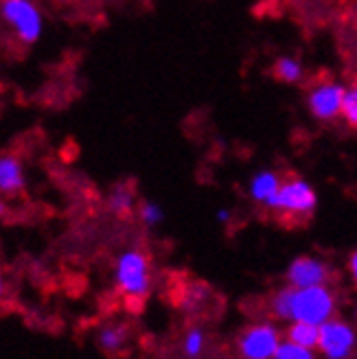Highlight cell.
<instances>
[{"mask_svg": "<svg viewBox=\"0 0 357 359\" xmlns=\"http://www.w3.org/2000/svg\"><path fill=\"white\" fill-rule=\"evenodd\" d=\"M270 309L278 320L285 322H309L323 325L335 313V296L327 285L316 287H283L272 300Z\"/></svg>", "mask_w": 357, "mask_h": 359, "instance_id": "cell-1", "label": "cell"}, {"mask_svg": "<svg viewBox=\"0 0 357 359\" xmlns=\"http://www.w3.org/2000/svg\"><path fill=\"white\" fill-rule=\"evenodd\" d=\"M116 290L132 300L145 298L151 290V265L147 255L138 248L123 250L114 263Z\"/></svg>", "mask_w": 357, "mask_h": 359, "instance_id": "cell-2", "label": "cell"}, {"mask_svg": "<svg viewBox=\"0 0 357 359\" xmlns=\"http://www.w3.org/2000/svg\"><path fill=\"white\" fill-rule=\"evenodd\" d=\"M0 18L22 44H35L44 33V15L33 0H0Z\"/></svg>", "mask_w": 357, "mask_h": 359, "instance_id": "cell-3", "label": "cell"}, {"mask_svg": "<svg viewBox=\"0 0 357 359\" xmlns=\"http://www.w3.org/2000/svg\"><path fill=\"white\" fill-rule=\"evenodd\" d=\"M265 206L276 212L309 217L318 206V197H316V191L307 182H302V180H290V182L278 187V191L267 200Z\"/></svg>", "mask_w": 357, "mask_h": 359, "instance_id": "cell-4", "label": "cell"}, {"mask_svg": "<svg viewBox=\"0 0 357 359\" xmlns=\"http://www.w3.org/2000/svg\"><path fill=\"white\" fill-rule=\"evenodd\" d=\"M357 344L355 329L344 320L329 318L320 325V337H318V351L327 359H349Z\"/></svg>", "mask_w": 357, "mask_h": 359, "instance_id": "cell-5", "label": "cell"}, {"mask_svg": "<svg viewBox=\"0 0 357 359\" xmlns=\"http://www.w3.org/2000/svg\"><path fill=\"white\" fill-rule=\"evenodd\" d=\"M278 344L281 333L276 327L267 325V322L248 327L237 339V346L243 359H274Z\"/></svg>", "mask_w": 357, "mask_h": 359, "instance_id": "cell-6", "label": "cell"}, {"mask_svg": "<svg viewBox=\"0 0 357 359\" xmlns=\"http://www.w3.org/2000/svg\"><path fill=\"white\" fill-rule=\"evenodd\" d=\"M346 88L333 81H325L316 86L309 93V110L318 121H333L342 112V101H344Z\"/></svg>", "mask_w": 357, "mask_h": 359, "instance_id": "cell-7", "label": "cell"}, {"mask_svg": "<svg viewBox=\"0 0 357 359\" xmlns=\"http://www.w3.org/2000/svg\"><path fill=\"white\" fill-rule=\"evenodd\" d=\"M331 278V269L325 261L314 257H298L288 267V283L292 287H316L327 285Z\"/></svg>", "mask_w": 357, "mask_h": 359, "instance_id": "cell-8", "label": "cell"}, {"mask_svg": "<svg viewBox=\"0 0 357 359\" xmlns=\"http://www.w3.org/2000/svg\"><path fill=\"white\" fill-rule=\"evenodd\" d=\"M27 187V171L20 156L0 154V195L11 197Z\"/></svg>", "mask_w": 357, "mask_h": 359, "instance_id": "cell-9", "label": "cell"}, {"mask_svg": "<svg viewBox=\"0 0 357 359\" xmlns=\"http://www.w3.org/2000/svg\"><path fill=\"white\" fill-rule=\"evenodd\" d=\"M130 339V329L128 325H121V322H110V325H103L97 333V344L105 353H119Z\"/></svg>", "mask_w": 357, "mask_h": 359, "instance_id": "cell-10", "label": "cell"}, {"mask_svg": "<svg viewBox=\"0 0 357 359\" xmlns=\"http://www.w3.org/2000/svg\"><path fill=\"white\" fill-rule=\"evenodd\" d=\"M105 204H108V210L112 215H116V217H128V215L136 208V195L130 184H116L108 193Z\"/></svg>", "mask_w": 357, "mask_h": 359, "instance_id": "cell-11", "label": "cell"}, {"mask_svg": "<svg viewBox=\"0 0 357 359\" xmlns=\"http://www.w3.org/2000/svg\"><path fill=\"white\" fill-rule=\"evenodd\" d=\"M281 180L274 171H259L250 180V197L259 204H267V200L278 191Z\"/></svg>", "mask_w": 357, "mask_h": 359, "instance_id": "cell-12", "label": "cell"}, {"mask_svg": "<svg viewBox=\"0 0 357 359\" xmlns=\"http://www.w3.org/2000/svg\"><path fill=\"white\" fill-rule=\"evenodd\" d=\"M318 337H320V327L309 325V322H292L288 329V339L307 348H318Z\"/></svg>", "mask_w": 357, "mask_h": 359, "instance_id": "cell-13", "label": "cell"}, {"mask_svg": "<svg viewBox=\"0 0 357 359\" xmlns=\"http://www.w3.org/2000/svg\"><path fill=\"white\" fill-rule=\"evenodd\" d=\"M274 77L285 83H296L302 79V64L294 57H278L274 64Z\"/></svg>", "mask_w": 357, "mask_h": 359, "instance_id": "cell-14", "label": "cell"}, {"mask_svg": "<svg viewBox=\"0 0 357 359\" xmlns=\"http://www.w3.org/2000/svg\"><path fill=\"white\" fill-rule=\"evenodd\" d=\"M274 359H318V357H316V348L300 346L292 342V339H281Z\"/></svg>", "mask_w": 357, "mask_h": 359, "instance_id": "cell-15", "label": "cell"}, {"mask_svg": "<svg viewBox=\"0 0 357 359\" xmlns=\"http://www.w3.org/2000/svg\"><path fill=\"white\" fill-rule=\"evenodd\" d=\"M204 346H206V333H204V329H200V327L189 329L187 335H184V342H182L184 355L189 359H198L204 353Z\"/></svg>", "mask_w": 357, "mask_h": 359, "instance_id": "cell-16", "label": "cell"}, {"mask_svg": "<svg viewBox=\"0 0 357 359\" xmlns=\"http://www.w3.org/2000/svg\"><path fill=\"white\" fill-rule=\"evenodd\" d=\"M208 296H210V292H208V287H206V285H202V283L191 285L189 290L184 292L182 309H184V311H198V309H202Z\"/></svg>", "mask_w": 357, "mask_h": 359, "instance_id": "cell-17", "label": "cell"}, {"mask_svg": "<svg viewBox=\"0 0 357 359\" xmlns=\"http://www.w3.org/2000/svg\"><path fill=\"white\" fill-rule=\"evenodd\" d=\"M136 212H138L140 222L145 224L147 228H156V226L163 224V219H165V210H163V206L156 204V202H151V200L140 202L138 208H136Z\"/></svg>", "mask_w": 357, "mask_h": 359, "instance_id": "cell-18", "label": "cell"}, {"mask_svg": "<svg viewBox=\"0 0 357 359\" xmlns=\"http://www.w3.org/2000/svg\"><path fill=\"white\" fill-rule=\"evenodd\" d=\"M342 118L349 125L351 130H357V83H353L346 93H344V101H342Z\"/></svg>", "mask_w": 357, "mask_h": 359, "instance_id": "cell-19", "label": "cell"}, {"mask_svg": "<svg viewBox=\"0 0 357 359\" xmlns=\"http://www.w3.org/2000/svg\"><path fill=\"white\" fill-rule=\"evenodd\" d=\"M349 272H351V276H353V280H355V285H357V250L351 255V259H349Z\"/></svg>", "mask_w": 357, "mask_h": 359, "instance_id": "cell-20", "label": "cell"}, {"mask_svg": "<svg viewBox=\"0 0 357 359\" xmlns=\"http://www.w3.org/2000/svg\"><path fill=\"white\" fill-rule=\"evenodd\" d=\"M7 212H9L7 200H5V195H0V219H5V217H7Z\"/></svg>", "mask_w": 357, "mask_h": 359, "instance_id": "cell-21", "label": "cell"}, {"mask_svg": "<svg viewBox=\"0 0 357 359\" xmlns=\"http://www.w3.org/2000/svg\"><path fill=\"white\" fill-rule=\"evenodd\" d=\"M228 217H230L228 210H220V212H217V219H220V222H224V224L228 222Z\"/></svg>", "mask_w": 357, "mask_h": 359, "instance_id": "cell-22", "label": "cell"}, {"mask_svg": "<svg viewBox=\"0 0 357 359\" xmlns=\"http://www.w3.org/2000/svg\"><path fill=\"white\" fill-rule=\"evenodd\" d=\"M5 294V278H3V269H0V298Z\"/></svg>", "mask_w": 357, "mask_h": 359, "instance_id": "cell-23", "label": "cell"}]
</instances>
